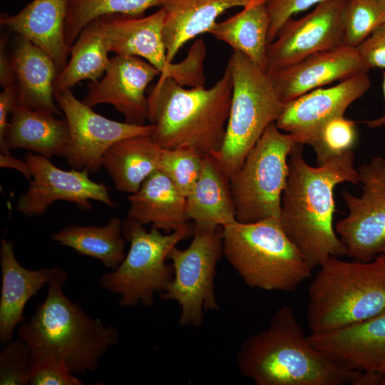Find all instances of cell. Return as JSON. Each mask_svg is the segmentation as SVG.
<instances>
[{
	"label": "cell",
	"instance_id": "obj_1",
	"mask_svg": "<svg viewBox=\"0 0 385 385\" xmlns=\"http://www.w3.org/2000/svg\"><path fill=\"white\" fill-rule=\"evenodd\" d=\"M302 150L296 143L288 158L279 221L313 270L331 257L347 255L333 225L334 190L342 183H359V176L353 151L313 167L304 159Z\"/></svg>",
	"mask_w": 385,
	"mask_h": 385
},
{
	"label": "cell",
	"instance_id": "obj_2",
	"mask_svg": "<svg viewBox=\"0 0 385 385\" xmlns=\"http://www.w3.org/2000/svg\"><path fill=\"white\" fill-rule=\"evenodd\" d=\"M236 364L257 385H354L361 373L342 368L317 349L288 305L245 341Z\"/></svg>",
	"mask_w": 385,
	"mask_h": 385
},
{
	"label": "cell",
	"instance_id": "obj_3",
	"mask_svg": "<svg viewBox=\"0 0 385 385\" xmlns=\"http://www.w3.org/2000/svg\"><path fill=\"white\" fill-rule=\"evenodd\" d=\"M232 91L228 65L208 88L159 77L148 96L152 138L163 149H188L202 157L217 154L225 137Z\"/></svg>",
	"mask_w": 385,
	"mask_h": 385
},
{
	"label": "cell",
	"instance_id": "obj_4",
	"mask_svg": "<svg viewBox=\"0 0 385 385\" xmlns=\"http://www.w3.org/2000/svg\"><path fill=\"white\" fill-rule=\"evenodd\" d=\"M65 283L53 280L43 302L19 325L18 336L29 346L34 361L51 357L73 374L94 371L100 359L118 344V329L90 317L63 292Z\"/></svg>",
	"mask_w": 385,
	"mask_h": 385
},
{
	"label": "cell",
	"instance_id": "obj_5",
	"mask_svg": "<svg viewBox=\"0 0 385 385\" xmlns=\"http://www.w3.org/2000/svg\"><path fill=\"white\" fill-rule=\"evenodd\" d=\"M319 267L308 291L312 334L356 324L385 310V255L369 262L331 257Z\"/></svg>",
	"mask_w": 385,
	"mask_h": 385
},
{
	"label": "cell",
	"instance_id": "obj_6",
	"mask_svg": "<svg viewBox=\"0 0 385 385\" xmlns=\"http://www.w3.org/2000/svg\"><path fill=\"white\" fill-rule=\"evenodd\" d=\"M223 255L249 287L290 292L312 269L283 230L279 219L235 221L222 227Z\"/></svg>",
	"mask_w": 385,
	"mask_h": 385
},
{
	"label": "cell",
	"instance_id": "obj_7",
	"mask_svg": "<svg viewBox=\"0 0 385 385\" xmlns=\"http://www.w3.org/2000/svg\"><path fill=\"white\" fill-rule=\"evenodd\" d=\"M227 65L232 84L231 104L224 143L214 156L230 176L285 104L268 73L245 54L233 51Z\"/></svg>",
	"mask_w": 385,
	"mask_h": 385
},
{
	"label": "cell",
	"instance_id": "obj_8",
	"mask_svg": "<svg viewBox=\"0 0 385 385\" xmlns=\"http://www.w3.org/2000/svg\"><path fill=\"white\" fill-rule=\"evenodd\" d=\"M296 142L270 124L247 153L241 167L230 176L237 222L279 219L282 195L289 173L288 158Z\"/></svg>",
	"mask_w": 385,
	"mask_h": 385
},
{
	"label": "cell",
	"instance_id": "obj_9",
	"mask_svg": "<svg viewBox=\"0 0 385 385\" xmlns=\"http://www.w3.org/2000/svg\"><path fill=\"white\" fill-rule=\"evenodd\" d=\"M193 230L189 224L163 234L155 227L148 231L143 225L123 223L129 250L118 268L101 276V287L119 294L121 307L152 306L155 294L164 292L173 278V265L165 262L170 250Z\"/></svg>",
	"mask_w": 385,
	"mask_h": 385
},
{
	"label": "cell",
	"instance_id": "obj_10",
	"mask_svg": "<svg viewBox=\"0 0 385 385\" xmlns=\"http://www.w3.org/2000/svg\"><path fill=\"white\" fill-rule=\"evenodd\" d=\"M193 227L189 246L185 249L175 246L168 255L174 275L160 297L178 304L180 326L200 327L204 309L219 308L215 278L217 265L223 255L222 227Z\"/></svg>",
	"mask_w": 385,
	"mask_h": 385
},
{
	"label": "cell",
	"instance_id": "obj_11",
	"mask_svg": "<svg viewBox=\"0 0 385 385\" xmlns=\"http://www.w3.org/2000/svg\"><path fill=\"white\" fill-rule=\"evenodd\" d=\"M165 15L160 7L144 17L117 14L98 19L110 52L141 58L159 70V77L172 78L182 86H205V46L195 42L183 61L177 63L170 62L163 38Z\"/></svg>",
	"mask_w": 385,
	"mask_h": 385
},
{
	"label": "cell",
	"instance_id": "obj_12",
	"mask_svg": "<svg viewBox=\"0 0 385 385\" xmlns=\"http://www.w3.org/2000/svg\"><path fill=\"white\" fill-rule=\"evenodd\" d=\"M357 170L361 195L342 192L349 213L337 222L335 230L347 256L369 262L385 245V158L374 157Z\"/></svg>",
	"mask_w": 385,
	"mask_h": 385
},
{
	"label": "cell",
	"instance_id": "obj_13",
	"mask_svg": "<svg viewBox=\"0 0 385 385\" xmlns=\"http://www.w3.org/2000/svg\"><path fill=\"white\" fill-rule=\"evenodd\" d=\"M69 128V143L63 158L71 168L97 173L106 152L116 142L151 135L153 124L134 125L108 119L79 101L71 90L55 94Z\"/></svg>",
	"mask_w": 385,
	"mask_h": 385
},
{
	"label": "cell",
	"instance_id": "obj_14",
	"mask_svg": "<svg viewBox=\"0 0 385 385\" xmlns=\"http://www.w3.org/2000/svg\"><path fill=\"white\" fill-rule=\"evenodd\" d=\"M24 160L31 170L29 186L18 199L19 212L28 217L43 215L58 200L74 203L83 210L92 208L91 200L110 207L116 204L103 183L93 181L86 170L72 168L65 170L43 155L26 153Z\"/></svg>",
	"mask_w": 385,
	"mask_h": 385
},
{
	"label": "cell",
	"instance_id": "obj_15",
	"mask_svg": "<svg viewBox=\"0 0 385 385\" xmlns=\"http://www.w3.org/2000/svg\"><path fill=\"white\" fill-rule=\"evenodd\" d=\"M345 0H324L309 14L287 20L267 48V71L291 66L304 58L344 46L342 13Z\"/></svg>",
	"mask_w": 385,
	"mask_h": 385
},
{
	"label": "cell",
	"instance_id": "obj_16",
	"mask_svg": "<svg viewBox=\"0 0 385 385\" xmlns=\"http://www.w3.org/2000/svg\"><path fill=\"white\" fill-rule=\"evenodd\" d=\"M368 73L340 81L329 88L312 90L287 103L275 121L297 144L311 145L329 120L344 116L349 106L370 88Z\"/></svg>",
	"mask_w": 385,
	"mask_h": 385
},
{
	"label": "cell",
	"instance_id": "obj_17",
	"mask_svg": "<svg viewBox=\"0 0 385 385\" xmlns=\"http://www.w3.org/2000/svg\"><path fill=\"white\" fill-rule=\"evenodd\" d=\"M160 72L147 61L136 56L115 55L110 58L103 76L89 81L83 102L91 108L111 104L125 117V122L145 125L148 100L145 91Z\"/></svg>",
	"mask_w": 385,
	"mask_h": 385
},
{
	"label": "cell",
	"instance_id": "obj_18",
	"mask_svg": "<svg viewBox=\"0 0 385 385\" xmlns=\"http://www.w3.org/2000/svg\"><path fill=\"white\" fill-rule=\"evenodd\" d=\"M356 47L342 46L318 52L287 67L267 71L285 103L323 86L368 73Z\"/></svg>",
	"mask_w": 385,
	"mask_h": 385
},
{
	"label": "cell",
	"instance_id": "obj_19",
	"mask_svg": "<svg viewBox=\"0 0 385 385\" xmlns=\"http://www.w3.org/2000/svg\"><path fill=\"white\" fill-rule=\"evenodd\" d=\"M308 337L337 365L385 375V310L363 322Z\"/></svg>",
	"mask_w": 385,
	"mask_h": 385
},
{
	"label": "cell",
	"instance_id": "obj_20",
	"mask_svg": "<svg viewBox=\"0 0 385 385\" xmlns=\"http://www.w3.org/2000/svg\"><path fill=\"white\" fill-rule=\"evenodd\" d=\"M2 284L0 297V342L12 339L16 327L26 321L24 311L29 300L53 280L66 282L61 267L29 270L17 260L12 242L2 238L0 247Z\"/></svg>",
	"mask_w": 385,
	"mask_h": 385
},
{
	"label": "cell",
	"instance_id": "obj_21",
	"mask_svg": "<svg viewBox=\"0 0 385 385\" xmlns=\"http://www.w3.org/2000/svg\"><path fill=\"white\" fill-rule=\"evenodd\" d=\"M9 56L17 91L16 106L61 115L54 90L60 70L53 58L21 36Z\"/></svg>",
	"mask_w": 385,
	"mask_h": 385
},
{
	"label": "cell",
	"instance_id": "obj_22",
	"mask_svg": "<svg viewBox=\"0 0 385 385\" xmlns=\"http://www.w3.org/2000/svg\"><path fill=\"white\" fill-rule=\"evenodd\" d=\"M69 1L33 0L16 14L1 13L0 23L46 52L61 71L71 51L64 35Z\"/></svg>",
	"mask_w": 385,
	"mask_h": 385
},
{
	"label": "cell",
	"instance_id": "obj_23",
	"mask_svg": "<svg viewBox=\"0 0 385 385\" xmlns=\"http://www.w3.org/2000/svg\"><path fill=\"white\" fill-rule=\"evenodd\" d=\"M130 207L123 223L151 224L165 233L189 225L186 197L161 171L150 174L140 188L128 196Z\"/></svg>",
	"mask_w": 385,
	"mask_h": 385
},
{
	"label": "cell",
	"instance_id": "obj_24",
	"mask_svg": "<svg viewBox=\"0 0 385 385\" xmlns=\"http://www.w3.org/2000/svg\"><path fill=\"white\" fill-rule=\"evenodd\" d=\"M186 214L201 228L222 227L237 221L230 175L214 155L202 158L200 176L186 197Z\"/></svg>",
	"mask_w": 385,
	"mask_h": 385
},
{
	"label": "cell",
	"instance_id": "obj_25",
	"mask_svg": "<svg viewBox=\"0 0 385 385\" xmlns=\"http://www.w3.org/2000/svg\"><path fill=\"white\" fill-rule=\"evenodd\" d=\"M251 0H164L163 38L168 60L173 62L189 41L209 33L217 19L233 7H244Z\"/></svg>",
	"mask_w": 385,
	"mask_h": 385
},
{
	"label": "cell",
	"instance_id": "obj_26",
	"mask_svg": "<svg viewBox=\"0 0 385 385\" xmlns=\"http://www.w3.org/2000/svg\"><path fill=\"white\" fill-rule=\"evenodd\" d=\"M56 116L16 106L10 116L7 149H25L49 159L63 158L69 143V128L65 118Z\"/></svg>",
	"mask_w": 385,
	"mask_h": 385
},
{
	"label": "cell",
	"instance_id": "obj_27",
	"mask_svg": "<svg viewBox=\"0 0 385 385\" xmlns=\"http://www.w3.org/2000/svg\"><path fill=\"white\" fill-rule=\"evenodd\" d=\"M162 150L151 135L127 138L108 148L103 158L102 167L118 190L132 194L158 170Z\"/></svg>",
	"mask_w": 385,
	"mask_h": 385
},
{
	"label": "cell",
	"instance_id": "obj_28",
	"mask_svg": "<svg viewBox=\"0 0 385 385\" xmlns=\"http://www.w3.org/2000/svg\"><path fill=\"white\" fill-rule=\"evenodd\" d=\"M266 1L251 0L234 16L217 22L209 33L267 71L270 17Z\"/></svg>",
	"mask_w": 385,
	"mask_h": 385
},
{
	"label": "cell",
	"instance_id": "obj_29",
	"mask_svg": "<svg viewBox=\"0 0 385 385\" xmlns=\"http://www.w3.org/2000/svg\"><path fill=\"white\" fill-rule=\"evenodd\" d=\"M108 53L100 19H96L81 31L71 46V58L55 81V94L71 90L81 81L100 79L110 61Z\"/></svg>",
	"mask_w": 385,
	"mask_h": 385
},
{
	"label": "cell",
	"instance_id": "obj_30",
	"mask_svg": "<svg viewBox=\"0 0 385 385\" xmlns=\"http://www.w3.org/2000/svg\"><path fill=\"white\" fill-rule=\"evenodd\" d=\"M54 242L78 255L100 260L107 268H118L125 257L123 222L111 218L104 226L67 225L52 235Z\"/></svg>",
	"mask_w": 385,
	"mask_h": 385
},
{
	"label": "cell",
	"instance_id": "obj_31",
	"mask_svg": "<svg viewBox=\"0 0 385 385\" xmlns=\"http://www.w3.org/2000/svg\"><path fill=\"white\" fill-rule=\"evenodd\" d=\"M164 0H70L65 21L64 35L70 47L81 31L91 21L108 15L138 17Z\"/></svg>",
	"mask_w": 385,
	"mask_h": 385
},
{
	"label": "cell",
	"instance_id": "obj_32",
	"mask_svg": "<svg viewBox=\"0 0 385 385\" xmlns=\"http://www.w3.org/2000/svg\"><path fill=\"white\" fill-rule=\"evenodd\" d=\"M342 19L344 45L356 47L385 23V0H345Z\"/></svg>",
	"mask_w": 385,
	"mask_h": 385
},
{
	"label": "cell",
	"instance_id": "obj_33",
	"mask_svg": "<svg viewBox=\"0 0 385 385\" xmlns=\"http://www.w3.org/2000/svg\"><path fill=\"white\" fill-rule=\"evenodd\" d=\"M357 140L355 122L340 116L327 123L310 146L316 153L319 165L332 158L353 151Z\"/></svg>",
	"mask_w": 385,
	"mask_h": 385
},
{
	"label": "cell",
	"instance_id": "obj_34",
	"mask_svg": "<svg viewBox=\"0 0 385 385\" xmlns=\"http://www.w3.org/2000/svg\"><path fill=\"white\" fill-rule=\"evenodd\" d=\"M202 158L188 149H163L158 170L187 197L200 176Z\"/></svg>",
	"mask_w": 385,
	"mask_h": 385
},
{
	"label": "cell",
	"instance_id": "obj_35",
	"mask_svg": "<svg viewBox=\"0 0 385 385\" xmlns=\"http://www.w3.org/2000/svg\"><path fill=\"white\" fill-rule=\"evenodd\" d=\"M33 359L27 344L20 337L3 344L0 351V384L26 385Z\"/></svg>",
	"mask_w": 385,
	"mask_h": 385
},
{
	"label": "cell",
	"instance_id": "obj_36",
	"mask_svg": "<svg viewBox=\"0 0 385 385\" xmlns=\"http://www.w3.org/2000/svg\"><path fill=\"white\" fill-rule=\"evenodd\" d=\"M31 385H82L83 382L61 361L46 357L34 361L29 376Z\"/></svg>",
	"mask_w": 385,
	"mask_h": 385
},
{
	"label": "cell",
	"instance_id": "obj_37",
	"mask_svg": "<svg viewBox=\"0 0 385 385\" xmlns=\"http://www.w3.org/2000/svg\"><path fill=\"white\" fill-rule=\"evenodd\" d=\"M324 0H267L270 17L268 43L272 42L283 24L293 15L317 5Z\"/></svg>",
	"mask_w": 385,
	"mask_h": 385
},
{
	"label": "cell",
	"instance_id": "obj_38",
	"mask_svg": "<svg viewBox=\"0 0 385 385\" xmlns=\"http://www.w3.org/2000/svg\"><path fill=\"white\" fill-rule=\"evenodd\" d=\"M356 48L370 70L385 68V23L376 28Z\"/></svg>",
	"mask_w": 385,
	"mask_h": 385
},
{
	"label": "cell",
	"instance_id": "obj_39",
	"mask_svg": "<svg viewBox=\"0 0 385 385\" xmlns=\"http://www.w3.org/2000/svg\"><path fill=\"white\" fill-rule=\"evenodd\" d=\"M16 87L3 88L0 93V150L1 154H11L6 148V139L11 112L16 106Z\"/></svg>",
	"mask_w": 385,
	"mask_h": 385
},
{
	"label": "cell",
	"instance_id": "obj_40",
	"mask_svg": "<svg viewBox=\"0 0 385 385\" xmlns=\"http://www.w3.org/2000/svg\"><path fill=\"white\" fill-rule=\"evenodd\" d=\"M0 167L16 170L29 180L31 178V170L29 163L25 160L14 158L11 154L0 153Z\"/></svg>",
	"mask_w": 385,
	"mask_h": 385
},
{
	"label": "cell",
	"instance_id": "obj_41",
	"mask_svg": "<svg viewBox=\"0 0 385 385\" xmlns=\"http://www.w3.org/2000/svg\"><path fill=\"white\" fill-rule=\"evenodd\" d=\"M381 384L385 385V375L383 374L371 371H361L354 384V385Z\"/></svg>",
	"mask_w": 385,
	"mask_h": 385
},
{
	"label": "cell",
	"instance_id": "obj_42",
	"mask_svg": "<svg viewBox=\"0 0 385 385\" xmlns=\"http://www.w3.org/2000/svg\"><path fill=\"white\" fill-rule=\"evenodd\" d=\"M381 87H382V91L384 98L385 100V72H383L382 74V83H381ZM365 124L371 128H377L381 127H385V111L384 114L377 118L372 120H366Z\"/></svg>",
	"mask_w": 385,
	"mask_h": 385
},
{
	"label": "cell",
	"instance_id": "obj_43",
	"mask_svg": "<svg viewBox=\"0 0 385 385\" xmlns=\"http://www.w3.org/2000/svg\"><path fill=\"white\" fill-rule=\"evenodd\" d=\"M381 253L384 254V255H385V245H384V248H383V250H382V252H381Z\"/></svg>",
	"mask_w": 385,
	"mask_h": 385
}]
</instances>
